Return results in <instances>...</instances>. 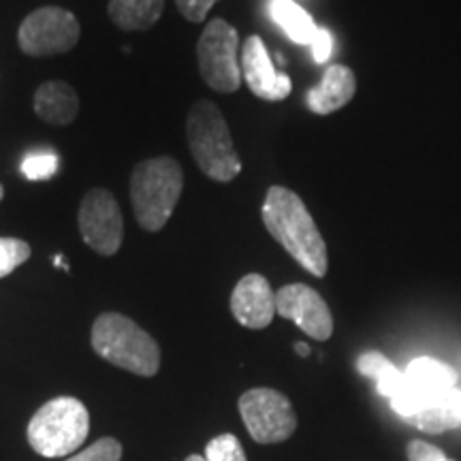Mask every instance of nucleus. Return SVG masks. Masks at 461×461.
Instances as JSON below:
<instances>
[{"label": "nucleus", "mask_w": 461, "mask_h": 461, "mask_svg": "<svg viewBox=\"0 0 461 461\" xmlns=\"http://www.w3.org/2000/svg\"><path fill=\"white\" fill-rule=\"evenodd\" d=\"M263 222L269 235L285 248L305 272L325 278L330 269L327 246L312 214L297 193L285 186H272L265 194Z\"/></svg>", "instance_id": "1"}, {"label": "nucleus", "mask_w": 461, "mask_h": 461, "mask_svg": "<svg viewBox=\"0 0 461 461\" xmlns=\"http://www.w3.org/2000/svg\"><path fill=\"white\" fill-rule=\"evenodd\" d=\"M184 190V171L176 158L158 157L135 165L131 173V203L141 229L157 233L169 222Z\"/></svg>", "instance_id": "2"}, {"label": "nucleus", "mask_w": 461, "mask_h": 461, "mask_svg": "<svg viewBox=\"0 0 461 461\" xmlns=\"http://www.w3.org/2000/svg\"><path fill=\"white\" fill-rule=\"evenodd\" d=\"M188 148L194 163L214 182L229 184L241 173V160L221 109L212 101H197L186 120Z\"/></svg>", "instance_id": "3"}, {"label": "nucleus", "mask_w": 461, "mask_h": 461, "mask_svg": "<svg viewBox=\"0 0 461 461\" xmlns=\"http://www.w3.org/2000/svg\"><path fill=\"white\" fill-rule=\"evenodd\" d=\"M92 348L105 361L137 376L149 378L158 374L160 348L157 339L124 314L107 312L95 321Z\"/></svg>", "instance_id": "4"}, {"label": "nucleus", "mask_w": 461, "mask_h": 461, "mask_svg": "<svg viewBox=\"0 0 461 461\" xmlns=\"http://www.w3.org/2000/svg\"><path fill=\"white\" fill-rule=\"evenodd\" d=\"M88 431V408L75 397H56L31 419L28 442L43 457H67L84 445Z\"/></svg>", "instance_id": "5"}, {"label": "nucleus", "mask_w": 461, "mask_h": 461, "mask_svg": "<svg viewBox=\"0 0 461 461\" xmlns=\"http://www.w3.org/2000/svg\"><path fill=\"white\" fill-rule=\"evenodd\" d=\"M238 51L240 34L229 22L221 17L207 22L197 43V58L201 77L212 90L230 95L244 82Z\"/></svg>", "instance_id": "6"}, {"label": "nucleus", "mask_w": 461, "mask_h": 461, "mask_svg": "<svg viewBox=\"0 0 461 461\" xmlns=\"http://www.w3.org/2000/svg\"><path fill=\"white\" fill-rule=\"evenodd\" d=\"M240 414L248 434L258 445H278L297 429V414L291 400L276 389L246 391L240 397Z\"/></svg>", "instance_id": "7"}, {"label": "nucleus", "mask_w": 461, "mask_h": 461, "mask_svg": "<svg viewBox=\"0 0 461 461\" xmlns=\"http://www.w3.org/2000/svg\"><path fill=\"white\" fill-rule=\"evenodd\" d=\"M77 17L60 7H41L26 15L17 31L20 50L28 56H56L71 51L79 41Z\"/></svg>", "instance_id": "8"}, {"label": "nucleus", "mask_w": 461, "mask_h": 461, "mask_svg": "<svg viewBox=\"0 0 461 461\" xmlns=\"http://www.w3.org/2000/svg\"><path fill=\"white\" fill-rule=\"evenodd\" d=\"M79 233L92 250L112 257L124 240V222L118 199L105 188H92L79 205Z\"/></svg>", "instance_id": "9"}, {"label": "nucleus", "mask_w": 461, "mask_h": 461, "mask_svg": "<svg viewBox=\"0 0 461 461\" xmlns=\"http://www.w3.org/2000/svg\"><path fill=\"white\" fill-rule=\"evenodd\" d=\"M276 314L293 321L305 336L330 339L333 333V316L330 305L312 286L286 285L276 293Z\"/></svg>", "instance_id": "10"}, {"label": "nucleus", "mask_w": 461, "mask_h": 461, "mask_svg": "<svg viewBox=\"0 0 461 461\" xmlns=\"http://www.w3.org/2000/svg\"><path fill=\"white\" fill-rule=\"evenodd\" d=\"M241 79L255 96L263 101H285L293 90V82L286 73L276 71L263 39L252 34L241 45Z\"/></svg>", "instance_id": "11"}, {"label": "nucleus", "mask_w": 461, "mask_h": 461, "mask_svg": "<svg viewBox=\"0 0 461 461\" xmlns=\"http://www.w3.org/2000/svg\"><path fill=\"white\" fill-rule=\"evenodd\" d=\"M230 312L248 330H265L274 321L276 293L261 274H248L233 288Z\"/></svg>", "instance_id": "12"}, {"label": "nucleus", "mask_w": 461, "mask_h": 461, "mask_svg": "<svg viewBox=\"0 0 461 461\" xmlns=\"http://www.w3.org/2000/svg\"><path fill=\"white\" fill-rule=\"evenodd\" d=\"M357 92V77L353 68L346 65L327 67L321 84L305 95V103L319 115H330L353 101Z\"/></svg>", "instance_id": "13"}, {"label": "nucleus", "mask_w": 461, "mask_h": 461, "mask_svg": "<svg viewBox=\"0 0 461 461\" xmlns=\"http://www.w3.org/2000/svg\"><path fill=\"white\" fill-rule=\"evenodd\" d=\"M411 423L428 434H445L461 425V391L442 389L428 395L423 408L414 414Z\"/></svg>", "instance_id": "14"}, {"label": "nucleus", "mask_w": 461, "mask_h": 461, "mask_svg": "<svg viewBox=\"0 0 461 461\" xmlns=\"http://www.w3.org/2000/svg\"><path fill=\"white\" fill-rule=\"evenodd\" d=\"M34 112L43 122L54 126L71 124L79 113V96L65 82H45L34 92Z\"/></svg>", "instance_id": "15"}, {"label": "nucleus", "mask_w": 461, "mask_h": 461, "mask_svg": "<svg viewBox=\"0 0 461 461\" xmlns=\"http://www.w3.org/2000/svg\"><path fill=\"white\" fill-rule=\"evenodd\" d=\"M107 11L122 31H148L163 15L165 0H109Z\"/></svg>", "instance_id": "16"}, {"label": "nucleus", "mask_w": 461, "mask_h": 461, "mask_svg": "<svg viewBox=\"0 0 461 461\" xmlns=\"http://www.w3.org/2000/svg\"><path fill=\"white\" fill-rule=\"evenodd\" d=\"M269 11H272L276 24H278L293 41L299 45H310L314 41L319 26L314 24L312 15L299 7L297 3H293V0H274Z\"/></svg>", "instance_id": "17"}, {"label": "nucleus", "mask_w": 461, "mask_h": 461, "mask_svg": "<svg viewBox=\"0 0 461 461\" xmlns=\"http://www.w3.org/2000/svg\"><path fill=\"white\" fill-rule=\"evenodd\" d=\"M406 378L411 380L414 387H419L425 393H434V391L451 389L457 383V372L447 363L431 359V357H419L411 361L406 367Z\"/></svg>", "instance_id": "18"}, {"label": "nucleus", "mask_w": 461, "mask_h": 461, "mask_svg": "<svg viewBox=\"0 0 461 461\" xmlns=\"http://www.w3.org/2000/svg\"><path fill=\"white\" fill-rule=\"evenodd\" d=\"M357 367H359L363 376L372 378L374 383H376L378 393L389 397V400L403 387V383H406V374L397 370L393 363H391L383 353H378V350L363 353L359 357V361H357Z\"/></svg>", "instance_id": "19"}, {"label": "nucleus", "mask_w": 461, "mask_h": 461, "mask_svg": "<svg viewBox=\"0 0 461 461\" xmlns=\"http://www.w3.org/2000/svg\"><path fill=\"white\" fill-rule=\"evenodd\" d=\"M31 246L24 240L0 238V278H7L31 258Z\"/></svg>", "instance_id": "20"}, {"label": "nucleus", "mask_w": 461, "mask_h": 461, "mask_svg": "<svg viewBox=\"0 0 461 461\" xmlns=\"http://www.w3.org/2000/svg\"><path fill=\"white\" fill-rule=\"evenodd\" d=\"M205 461H248L244 447L233 434L212 438L205 447Z\"/></svg>", "instance_id": "21"}, {"label": "nucleus", "mask_w": 461, "mask_h": 461, "mask_svg": "<svg viewBox=\"0 0 461 461\" xmlns=\"http://www.w3.org/2000/svg\"><path fill=\"white\" fill-rule=\"evenodd\" d=\"M58 171V154L56 152H32L28 154L22 163V176L26 180H50L51 176Z\"/></svg>", "instance_id": "22"}, {"label": "nucleus", "mask_w": 461, "mask_h": 461, "mask_svg": "<svg viewBox=\"0 0 461 461\" xmlns=\"http://www.w3.org/2000/svg\"><path fill=\"white\" fill-rule=\"evenodd\" d=\"M120 457H122L120 442L113 440V438H101L99 442H95V445L84 448L82 453L73 455L67 461H120Z\"/></svg>", "instance_id": "23"}, {"label": "nucleus", "mask_w": 461, "mask_h": 461, "mask_svg": "<svg viewBox=\"0 0 461 461\" xmlns=\"http://www.w3.org/2000/svg\"><path fill=\"white\" fill-rule=\"evenodd\" d=\"M408 461H455L448 457V455L442 451V448H438L434 445H429V442H423V440H412L408 442Z\"/></svg>", "instance_id": "24"}, {"label": "nucleus", "mask_w": 461, "mask_h": 461, "mask_svg": "<svg viewBox=\"0 0 461 461\" xmlns=\"http://www.w3.org/2000/svg\"><path fill=\"white\" fill-rule=\"evenodd\" d=\"M216 3L218 0H176L177 9L188 22H203Z\"/></svg>", "instance_id": "25"}, {"label": "nucleus", "mask_w": 461, "mask_h": 461, "mask_svg": "<svg viewBox=\"0 0 461 461\" xmlns=\"http://www.w3.org/2000/svg\"><path fill=\"white\" fill-rule=\"evenodd\" d=\"M331 34L327 31H322V28H319V32H316L314 41L310 43V48H312V56L316 62H327L330 60L331 56Z\"/></svg>", "instance_id": "26"}, {"label": "nucleus", "mask_w": 461, "mask_h": 461, "mask_svg": "<svg viewBox=\"0 0 461 461\" xmlns=\"http://www.w3.org/2000/svg\"><path fill=\"white\" fill-rule=\"evenodd\" d=\"M295 350H297V353L302 355V357H308V355H310V346H308V344L299 342V344H295Z\"/></svg>", "instance_id": "27"}, {"label": "nucleus", "mask_w": 461, "mask_h": 461, "mask_svg": "<svg viewBox=\"0 0 461 461\" xmlns=\"http://www.w3.org/2000/svg\"><path fill=\"white\" fill-rule=\"evenodd\" d=\"M186 461H205V457H201V455H190Z\"/></svg>", "instance_id": "28"}, {"label": "nucleus", "mask_w": 461, "mask_h": 461, "mask_svg": "<svg viewBox=\"0 0 461 461\" xmlns=\"http://www.w3.org/2000/svg\"><path fill=\"white\" fill-rule=\"evenodd\" d=\"M3 197H5V190H3V186H0V201H3Z\"/></svg>", "instance_id": "29"}]
</instances>
